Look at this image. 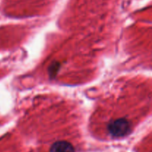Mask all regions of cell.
I'll use <instances>...</instances> for the list:
<instances>
[{"label":"cell","mask_w":152,"mask_h":152,"mask_svg":"<svg viewBox=\"0 0 152 152\" xmlns=\"http://www.w3.org/2000/svg\"><path fill=\"white\" fill-rule=\"evenodd\" d=\"M49 152H75L72 145L67 141H58L53 143Z\"/></svg>","instance_id":"6da1fadb"}]
</instances>
